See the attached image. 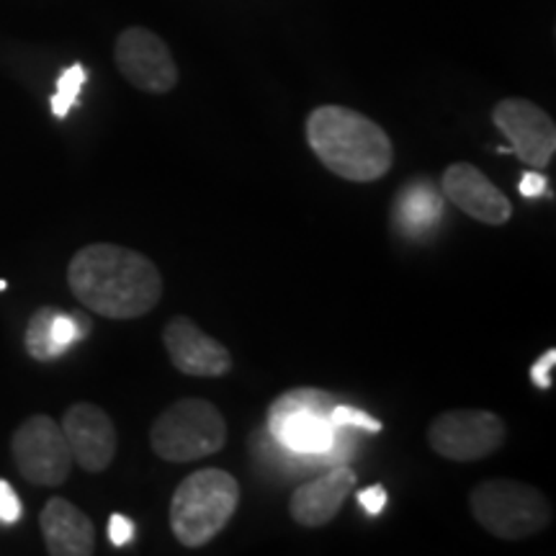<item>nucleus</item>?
<instances>
[{
	"label": "nucleus",
	"mask_w": 556,
	"mask_h": 556,
	"mask_svg": "<svg viewBox=\"0 0 556 556\" xmlns=\"http://www.w3.org/2000/svg\"><path fill=\"white\" fill-rule=\"evenodd\" d=\"M67 283L83 307L106 319L150 315L163 296V276L155 263L111 242L80 248L67 266Z\"/></svg>",
	"instance_id": "obj_1"
},
{
	"label": "nucleus",
	"mask_w": 556,
	"mask_h": 556,
	"mask_svg": "<svg viewBox=\"0 0 556 556\" xmlns=\"http://www.w3.org/2000/svg\"><path fill=\"white\" fill-rule=\"evenodd\" d=\"M307 142L319 163L353 184L384 178L394 163L392 139L377 122L348 106H319L307 116Z\"/></svg>",
	"instance_id": "obj_2"
},
{
	"label": "nucleus",
	"mask_w": 556,
	"mask_h": 556,
	"mask_svg": "<svg viewBox=\"0 0 556 556\" xmlns=\"http://www.w3.org/2000/svg\"><path fill=\"white\" fill-rule=\"evenodd\" d=\"M240 505V484L225 469H199L176 486L170 531L189 548L206 546L225 531Z\"/></svg>",
	"instance_id": "obj_3"
},
{
	"label": "nucleus",
	"mask_w": 556,
	"mask_h": 556,
	"mask_svg": "<svg viewBox=\"0 0 556 556\" xmlns=\"http://www.w3.org/2000/svg\"><path fill=\"white\" fill-rule=\"evenodd\" d=\"M469 505L477 523L505 541L536 536L554 520L552 503L544 492L516 479H484L471 490Z\"/></svg>",
	"instance_id": "obj_4"
},
{
	"label": "nucleus",
	"mask_w": 556,
	"mask_h": 556,
	"mask_svg": "<svg viewBox=\"0 0 556 556\" xmlns=\"http://www.w3.org/2000/svg\"><path fill=\"white\" fill-rule=\"evenodd\" d=\"M336 394L296 387L278 394L268 407V433L278 446L296 456H325L338 451V428L330 422Z\"/></svg>",
	"instance_id": "obj_5"
},
{
	"label": "nucleus",
	"mask_w": 556,
	"mask_h": 556,
	"mask_svg": "<svg viewBox=\"0 0 556 556\" xmlns=\"http://www.w3.org/2000/svg\"><path fill=\"white\" fill-rule=\"evenodd\" d=\"M227 443V422L208 400H178L155 417L150 446L163 462L189 464L214 456Z\"/></svg>",
	"instance_id": "obj_6"
},
{
	"label": "nucleus",
	"mask_w": 556,
	"mask_h": 556,
	"mask_svg": "<svg viewBox=\"0 0 556 556\" xmlns=\"http://www.w3.org/2000/svg\"><path fill=\"white\" fill-rule=\"evenodd\" d=\"M11 454L18 475L37 486L65 484L73 469L67 438L50 415L26 417L11 438Z\"/></svg>",
	"instance_id": "obj_7"
},
{
	"label": "nucleus",
	"mask_w": 556,
	"mask_h": 556,
	"mask_svg": "<svg viewBox=\"0 0 556 556\" xmlns=\"http://www.w3.org/2000/svg\"><path fill=\"white\" fill-rule=\"evenodd\" d=\"M505 420L490 409H448L433 417L428 443L448 462L469 464L486 458L505 443Z\"/></svg>",
	"instance_id": "obj_8"
},
{
	"label": "nucleus",
	"mask_w": 556,
	"mask_h": 556,
	"mask_svg": "<svg viewBox=\"0 0 556 556\" xmlns=\"http://www.w3.org/2000/svg\"><path fill=\"white\" fill-rule=\"evenodd\" d=\"M114 60L124 80L144 93L163 96L178 86V67L168 45L142 26H129L119 34Z\"/></svg>",
	"instance_id": "obj_9"
},
{
	"label": "nucleus",
	"mask_w": 556,
	"mask_h": 556,
	"mask_svg": "<svg viewBox=\"0 0 556 556\" xmlns=\"http://www.w3.org/2000/svg\"><path fill=\"white\" fill-rule=\"evenodd\" d=\"M492 122L528 168L544 170L556 152V124L544 109L526 99H503L492 109Z\"/></svg>",
	"instance_id": "obj_10"
},
{
	"label": "nucleus",
	"mask_w": 556,
	"mask_h": 556,
	"mask_svg": "<svg viewBox=\"0 0 556 556\" xmlns=\"http://www.w3.org/2000/svg\"><path fill=\"white\" fill-rule=\"evenodd\" d=\"M62 433L67 438L70 454L80 469L101 475L114 464L116 428L109 413L93 402H75L62 417Z\"/></svg>",
	"instance_id": "obj_11"
},
{
	"label": "nucleus",
	"mask_w": 556,
	"mask_h": 556,
	"mask_svg": "<svg viewBox=\"0 0 556 556\" xmlns=\"http://www.w3.org/2000/svg\"><path fill=\"white\" fill-rule=\"evenodd\" d=\"M170 364L186 377L217 379L232 371V353L189 317H173L163 330Z\"/></svg>",
	"instance_id": "obj_12"
},
{
	"label": "nucleus",
	"mask_w": 556,
	"mask_h": 556,
	"mask_svg": "<svg viewBox=\"0 0 556 556\" xmlns=\"http://www.w3.org/2000/svg\"><path fill=\"white\" fill-rule=\"evenodd\" d=\"M443 197L456 204L471 219L500 227L513 217V204L503 191L484 176L477 165L454 163L443 173Z\"/></svg>",
	"instance_id": "obj_13"
},
{
	"label": "nucleus",
	"mask_w": 556,
	"mask_h": 556,
	"mask_svg": "<svg viewBox=\"0 0 556 556\" xmlns=\"http://www.w3.org/2000/svg\"><path fill=\"white\" fill-rule=\"evenodd\" d=\"M353 486H356V471L348 467V464H332L325 475L296 486L294 495L289 500L291 518L304 528L328 526L340 513Z\"/></svg>",
	"instance_id": "obj_14"
},
{
	"label": "nucleus",
	"mask_w": 556,
	"mask_h": 556,
	"mask_svg": "<svg viewBox=\"0 0 556 556\" xmlns=\"http://www.w3.org/2000/svg\"><path fill=\"white\" fill-rule=\"evenodd\" d=\"M39 528L52 556H90L96 552L93 520L65 497H52L45 505Z\"/></svg>",
	"instance_id": "obj_15"
},
{
	"label": "nucleus",
	"mask_w": 556,
	"mask_h": 556,
	"mask_svg": "<svg viewBox=\"0 0 556 556\" xmlns=\"http://www.w3.org/2000/svg\"><path fill=\"white\" fill-rule=\"evenodd\" d=\"M441 217H446L443 197L428 180H413L400 191L394 201V225L409 238H422L433 229Z\"/></svg>",
	"instance_id": "obj_16"
},
{
	"label": "nucleus",
	"mask_w": 556,
	"mask_h": 556,
	"mask_svg": "<svg viewBox=\"0 0 556 556\" xmlns=\"http://www.w3.org/2000/svg\"><path fill=\"white\" fill-rule=\"evenodd\" d=\"M58 315V307H39L34 315L29 317V325H26L24 332V345L26 353L34 361H54V348H52V319Z\"/></svg>",
	"instance_id": "obj_17"
},
{
	"label": "nucleus",
	"mask_w": 556,
	"mask_h": 556,
	"mask_svg": "<svg viewBox=\"0 0 556 556\" xmlns=\"http://www.w3.org/2000/svg\"><path fill=\"white\" fill-rule=\"evenodd\" d=\"M88 80V73L86 67L78 65H70L67 70H62L60 80H58V90H54L50 106H52V114L58 116V119H65V116L78 106V99H80V90L86 86Z\"/></svg>",
	"instance_id": "obj_18"
},
{
	"label": "nucleus",
	"mask_w": 556,
	"mask_h": 556,
	"mask_svg": "<svg viewBox=\"0 0 556 556\" xmlns=\"http://www.w3.org/2000/svg\"><path fill=\"white\" fill-rule=\"evenodd\" d=\"M330 422L338 430L356 428L364 430V433H381V430H384V422H379L377 417L364 413V409L345 405V402H338V405L330 409Z\"/></svg>",
	"instance_id": "obj_19"
},
{
	"label": "nucleus",
	"mask_w": 556,
	"mask_h": 556,
	"mask_svg": "<svg viewBox=\"0 0 556 556\" xmlns=\"http://www.w3.org/2000/svg\"><path fill=\"white\" fill-rule=\"evenodd\" d=\"M21 520V500L16 492H13V486L5 482V479H0V523L5 526H13Z\"/></svg>",
	"instance_id": "obj_20"
},
{
	"label": "nucleus",
	"mask_w": 556,
	"mask_h": 556,
	"mask_svg": "<svg viewBox=\"0 0 556 556\" xmlns=\"http://www.w3.org/2000/svg\"><path fill=\"white\" fill-rule=\"evenodd\" d=\"M131 539H135V523L122 513H114L109 518V541L114 546H127Z\"/></svg>",
	"instance_id": "obj_21"
},
{
	"label": "nucleus",
	"mask_w": 556,
	"mask_h": 556,
	"mask_svg": "<svg viewBox=\"0 0 556 556\" xmlns=\"http://www.w3.org/2000/svg\"><path fill=\"white\" fill-rule=\"evenodd\" d=\"M358 505L364 507L368 516H379L387 507V490L381 484H371L358 492Z\"/></svg>",
	"instance_id": "obj_22"
},
{
	"label": "nucleus",
	"mask_w": 556,
	"mask_h": 556,
	"mask_svg": "<svg viewBox=\"0 0 556 556\" xmlns=\"http://www.w3.org/2000/svg\"><path fill=\"white\" fill-rule=\"evenodd\" d=\"M556 366V351L554 348H548L544 356H539L536 364L531 366V379L533 384L539 389H548L552 387V368Z\"/></svg>",
	"instance_id": "obj_23"
},
{
	"label": "nucleus",
	"mask_w": 556,
	"mask_h": 556,
	"mask_svg": "<svg viewBox=\"0 0 556 556\" xmlns=\"http://www.w3.org/2000/svg\"><path fill=\"white\" fill-rule=\"evenodd\" d=\"M546 189H548L546 178L541 176L539 170H528V173H523V178H520V184H518V191L523 193L526 199H539L541 193H544Z\"/></svg>",
	"instance_id": "obj_24"
}]
</instances>
